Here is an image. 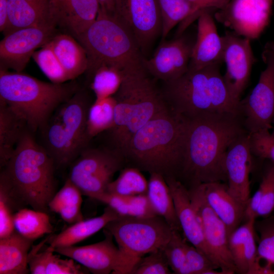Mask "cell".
Masks as SVG:
<instances>
[{"label":"cell","mask_w":274,"mask_h":274,"mask_svg":"<svg viewBox=\"0 0 274 274\" xmlns=\"http://www.w3.org/2000/svg\"><path fill=\"white\" fill-rule=\"evenodd\" d=\"M53 25L22 28L4 35L0 42V69L22 72L34 53L57 33Z\"/></svg>","instance_id":"cell-14"},{"label":"cell","mask_w":274,"mask_h":274,"mask_svg":"<svg viewBox=\"0 0 274 274\" xmlns=\"http://www.w3.org/2000/svg\"><path fill=\"white\" fill-rule=\"evenodd\" d=\"M194 43L182 35L162 41L151 58L143 59V65L151 77L163 82L176 79L188 70Z\"/></svg>","instance_id":"cell-17"},{"label":"cell","mask_w":274,"mask_h":274,"mask_svg":"<svg viewBox=\"0 0 274 274\" xmlns=\"http://www.w3.org/2000/svg\"><path fill=\"white\" fill-rule=\"evenodd\" d=\"M125 161L114 149H84L74 160L68 179L82 194L95 198L107 191L115 174Z\"/></svg>","instance_id":"cell-10"},{"label":"cell","mask_w":274,"mask_h":274,"mask_svg":"<svg viewBox=\"0 0 274 274\" xmlns=\"http://www.w3.org/2000/svg\"><path fill=\"white\" fill-rule=\"evenodd\" d=\"M97 0H48L47 21L77 39L95 20Z\"/></svg>","instance_id":"cell-18"},{"label":"cell","mask_w":274,"mask_h":274,"mask_svg":"<svg viewBox=\"0 0 274 274\" xmlns=\"http://www.w3.org/2000/svg\"><path fill=\"white\" fill-rule=\"evenodd\" d=\"M222 37L223 59L226 68L223 76L224 80L231 96L239 103L256 59L250 39L230 31L226 32Z\"/></svg>","instance_id":"cell-16"},{"label":"cell","mask_w":274,"mask_h":274,"mask_svg":"<svg viewBox=\"0 0 274 274\" xmlns=\"http://www.w3.org/2000/svg\"><path fill=\"white\" fill-rule=\"evenodd\" d=\"M187 129L188 119L168 107L131 136L122 152L125 163L149 174L179 179Z\"/></svg>","instance_id":"cell-2"},{"label":"cell","mask_w":274,"mask_h":274,"mask_svg":"<svg viewBox=\"0 0 274 274\" xmlns=\"http://www.w3.org/2000/svg\"><path fill=\"white\" fill-rule=\"evenodd\" d=\"M261 183L264 188L263 196L257 217L267 216L274 211V165L267 169Z\"/></svg>","instance_id":"cell-45"},{"label":"cell","mask_w":274,"mask_h":274,"mask_svg":"<svg viewBox=\"0 0 274 274\" xmlns=\"http://www.w3.org/2000/svg\"><path fill=\"white\" fill-rule=\"evenodd\" d=\"M9 17L8 0H0V31L4 33L8 28Z\"/></svg>","instance_id":"cell-50"},{"label":"cell","mask_w":274,"mask_h":274,"mask_svg":"<svg viewBox=\"0 0 274 274\" xmlns=\"http://www.w3.org/2000/svg\"><path fill=\"white\" fill-rule=\"evenodd\" d=\"M185 255L188 274H207L211 269L218 268L206 255L187 242Z\"/></svg>","instance_id":"cell-44"},{"label":"cell","mask_w":274,"mask_h":274,"mask_svg":"<svg viewBox=\"0 0 274 274\" xmlns=\"http://www.w3.org/2000/svg\"><path fill=\"white\" fill-rule=\"evenodd\" d=\"M129 25L142 51H146L161 31L158 0H126Z\"/></svg>","instance_id":"cell-22"},{"label":"cell","mask_w":274,"mask_h":274,"mask_svg":"<svg viewBox=\"0 0 274 274\" xmlns=\"http://www.w3.org/2000/svg\"><path fill=\"white\" fill-rule=\"evenodd\" d=\"M100 9L129 24L126 0H97Z\"/></svg>","instance_id":"cell-48"},{"label":"cell","mask_w":274,"mask_h":274,"mask_svg":"<svg viewBox=\"0 0 274 274\" xmlns=\"http://www.w3.org/2000/svg\"><path fill=\"white\" fill-rule=\"evenodd\" d=\"M121 85L114 95L115 122L109 130L112 149L122 155L131 136L157 115L168 108L143 62L123 70Z\"/></svg>","instance_id":"cell-3"},{"label":"cell","mask_w":274,"mask_h":274,"mask_svg":"<svg viewBox=\"0 0 274 274\" xmlns=\"http://www.w3.org/2000/svg\"><path fill=\"white\" fill-rule=\"evenodd\" d=\"M90 106L86 92L79 89L55 110L42 128L44 148L55 165L71 163L90 141L87 133Z\"/></svg>","instance_id":"cell-8"},{"label":"cell","mask_w":274,"mask_h":274,"mask_svg":"<svg viewBox=\"0 0 274 274\" xmlns=\"http://www.w3.org/2000/svg\"><path fill=\"white\" fill-rule=\"evenodd\" d=\"M13 220L15 230L34 241L53 231L49 217L45 212L22 208L14 214Z\"/></svg>","instance_id":"cell-33"},{"label":"cell","mask_w":274,"mask_h":274,"mask_svg":"<svg viewBox=\"0 0 274 274\" xmlns=\"http://www.w3.org/2000/svg\"><path fill=\"white\" fill-rule=\"evenodd\" d=\"M211 10H205L198 17L197 32L189 68L198 70L223 62V40L217 31Z\"/></svg>","instance_id":"cell-20"},{"label":"cell","mask_w":274,"mask_h":274,"mask_svg":"<svg viewBox=\"0 0 274 274\" xmlns=\"http://www.w3.org/2000/svg\"><path fill=\"white\" fill-rule=\"evenodd\" d=\"M91 77L90 87L95 98H104L113 96L118 91L123 72L116 67L103 65L97 68Z\"/></svg>","instance_id":"cell-38"},{"label":"cell","mask_w":274,"mask_h":274,"mask_svg":"<svg viewBox=\"0 0 274 274\" xmlns=\"http://www.w3.org/2000/svg\"><path fill=\"white\" fill-rule=\"evenodd\" d=\"M48 44L65 71L70 81L86 72L88 60L86 50L72 36L57 33Z\"/></svg>","instance_id":"cell-25"},{"label":"cell","mask_w":274,"mask_h":274,"mask_svg":"<svg viewBox=\"0 0 274 274\" xmlns=\"http://www.w3.org/2000/svg\"><path fill=\"white\" fill-rule=\"evenodd\" d=\"M113 236L121 251L135 263L141 257L163 249L173 229L159 216H119L104 228Z\"/></svg>","instance_id":"cell-9"},{"label":"cell","mask_w":274,"mask_h":274,"mask_svg":"<svg viewBox=\"0 0 274 274\" xmlns=\"http://www.w3.org/2000/svg\"><path fill=\"white\" fill-rule=\"evenodd\" d=\"M54 249L48 246L45 261L46 274H84L88 270L70 258L62 259L53 254Z\"/></svg>","instance_id":"cell-42"},{"label":"cell","mask_w":274,"mask_h":274,"mask_svg":"<svg viewBox=\"0 0 274 274\" xmlns=\"http://www.w3.org/2000/svg\"><path fill=\"white\" fill-rule=\"evenodd\" d=\"M34 241L16 230L0 238V273L26 274L30 272L27 257Z\"/></svg>","instance_id":"cell-26"},{"label":"cell","mask_w":274,"mask_h":274,"mask_svg":"<svg viewBox=\"0 0 274 274\" xmlns=\"http://www.w3.org/2000/svg\"><path fill=\"white\" fill-rule=\"evenodd\" d=\"M164 178L173 196L176 214L184 236L212 261L201 225L191 203L188 188L175 177Z\"/></svg>","instance_id":"cell-21"},{"label":"cell","mask_w":274,"mask_h":274,"mask_svg":"<svg viewBox=\"0 0 274 274\" xmlns=\"http://www.w3.org/2000/svg\"><path fill=\"white\" fill-rule=\"evenodd\" d=\"M148 182L146 194L155 214L163 218L173 230L182 232L173 196L164 177L160 174L150 173Z\"/></svg>","instance_id":"cell-30"},{"label":"cell","mask_w":274,"mask_h":274,"mask_svg":"<svg viewBox=\"0 0 274 274\" xmlns=\"http://www.w3.org/2000/svg\"><path fill=\"white\" fill-rule=\"evenodd\" d=\"M257 227L260 236L254 274H274V218L258 222Z\"/></svg>","instance_id":"cell-35"},{"label":"cell","mask_w":274,"mask_h":274,"mask_svg":"<svg viewBox=\"0 0 274 274\" xmlns=\"http://www.w3.org/2000/svg\"><path fill=\"white\" fill-rule=\"evenodd\" d=\"M188 1H191V2H195V1H197L198 0H188Z\"/></svg>","instance_id":"cell-51"},{"label":"cell","mask_w":274,"mask_h":274,"mask_svg":"<svg viewBox=\"0 0 274 274\" xmlns=\"http://www.w3.org/2000/svg\"><path fill=\"white\" fill-rule=\"evenodd\" d=\"M170 270L163 249H160L139 259L130 274H170Z\"/></svg>","instance_id":"cell-41"},{"label":"cell","mask_w":274,"mask_h":274,"mask_svg":"<svg viewBox=\"0 0 274 274\" xmlns=\"http://www.w3.org/2000/svg\"><path fill=\"white\" fill-rule=\"evenodd\" d=\"M266 64L252 91L238 105V115L249 133L269 129L274 120V43H267L262 54Z\"/></svg>","instance_id":"cell-11"},{"label":"cell","mask_w":274,"mask_h":274,"mask_svg":"<svg viewBox=\"0 0 274 274\" xmlns=\"http://www.w3.org/2000/svg\"><path fill=\"white\" fill-rule=\"evenodd\" d=\"M197 186L207 203L225 223L229 236L243 221L245 207L229 193L225 182H212Z\"/></svg>","instance_id":"cell-23"},{"label":"cell","mask_w":274,"mask_h":274,"mask_svg":"<svg viewBox=\"0 0 274 274\" xmlns=\"http://www.w3.org/2000/svg\"><path fill=\"white\" fill-rule=\"evenodd\" d=\"M161 19V36L165 40L170 30L179 23L187 22L198 17L200 6L197 1L188 0H158Z\"/></svg>","instance_id":"cell-31"},{"label":"cell","mask_w":274,"mask_h":274,"mask_svg":"<svg viewBox=\"0 0 274 274\" xmlns=\"http://www.w3.org/2000/svg\"><path fill=\"white\" fill-rule=\"evenodd\" d=\"M32 57L51 82L63 83L70 81L65 71L48 43L37 50Z\"/></svg>","instance_id":"cell-39"},{"label":"cell","mask_w":274,"mask_h":274,"mask_svg":"<svg viewBox=\"0 0 274 274\" xmlns=\"http://www.w3.org/2000/svg\"><path fill=\"white\" fill-rule=\"evenodd\" d=\"M47 239L37 245H32L29 250L27 263L32 274H46L45 261L48 246L45 243Z\"/></svg>","instance_id":"cell-46"},{"label":"cell","mask_w":274,"mask_h":274,"mask_svg":"<svg viewBox=\"0 0 274 274\" xmlns=\"http://www.w3.org/2000/svg\"><path fill=\"white\" fill-rule=\"evenodd\" d=\"M86 50L91 77L103 65L121 70L143 62L142 51L129 25L99 10L95 20L77 39Z\"/></svg>","instance_id":"cell-7"},{"label":"cell","mask_w":274,"mask_h":274,"mask_svg":"<svg viewBox=\"0 0 274 274\" xmlns=\"http://www.w3.org/2000/svg\"><path fill=\"white\" fill-rule=\"evenodd\" d=\"M82 195L80 189L68 178L50 201L49 209L70 224L81 221L84 219L81 210Z\"/></svg>","instance_id":"cell-32"},{"label":"cell","mask_w":274,"mask_h":274,"mask_svg":"<svg viewBox=\"0 0 274 274\" xmlns=\"http://www.w3.org/2000/svg\"><path fill=\"white\" fill-rule=\"evenodd\" d=\"M252 155L250 133L247 132L230 145L225 160L228 192L245 207L250 197L249 175L252 166Z\"/></svg>","instance_id":"cell-19"},{"label":"cell","mask_w":274,"mask_h":274,"mask_svg":"<svg viewBox=\"0 0 274 274\" xmlns=\"http://www.w3.org/2000/svg\"><path fill=\"white\" fill-rule=\"evenodd\" d=\"M79 89L74 82H46L22 72L0 69V100L33 132L42 129L55 110Z\"/></svg>","instance_id":"cell-6"},{"label":"cell","mask_w":274,"mask_h":274,"mask_svg":"<svg viewBox=\"0 0 274 274\" xmlns=\"http://www.w3.org/2000/svg\"><path fill=\"white\" fill-rule=\"evenodd\" d=\"M28 128L25 121L0 100V163L4 167Z\"/></svg>","instance_id":"cell-29"},{"label":"cell","mask_w":274,"mask_h":274,"mask_svg":"<svg viewBox=\"0 0 274 274\" xmlns=\"http://www.w3.org/2000/svg\"><path fill=\"white\" fill-rule=\"evenodd\" d=\"M220 65L189 68L178 78L163 82L161 91L168 107L186 119L208 113L238 115L239 103L230 94Z\"/></svg>","instance_id":"cell-4"},{"label":"cell","mask_w":274,"mask_h":274,"mask_svg":"<svg viewBox=\"0 0 274 274\" xmlns=\"http://www.w3.org/2000/svg\"><path fill=\"white\" fill-rule=\"evenodd\" d=\"M188 119L184 158L179 178L188 188L227 182L225 160L230 145L248 132L238 114L208 113ZM249 133V132H248Z\"/></svg>","instance_id":"cell-1"},{"label":"cell","mask_w":274,"mask_h":274,"mask_svg":"<svg viewBox=\"0 0 274 274\" xmlns=\"http://www.w3.org/2000/svg\"><path fill=\"white\" fill-rule=\"evenodd\" d=\"M274 0H229L216 10L215 19L235 34L258 38L268 26Z\"/></svg>","instance_id":"cell-15"},{"label":"cell","mask_w":274,"mask_h":274,"mask_svg":"<svg viewBox=\"0 0 274 274\" xmlns=\"http://www.w3.org/2000/svg\"><path fill=\"white\" fill-rule=\"evenodd\" d=\"M55 162L26 130L3 170L21 204L46 212L55 192Z\"/></svg>","instance_id":"cell-5"},{"label":"cell","mask_w":274,"mask_h":274,"mask_svg":"<svg viewBox=\"0 0 274 274\" xmlns=\"http://www.w3.org/2000/svg\"><path fill=\"white\" fill-rule=\"evenodd\" d=\"M127 197L130 204L131 217L144 218L157 215L152 208L147 194Z\"/></svg>","instance_id":"cell-47"},{"label":"cell","mask_w":274,"mask_h":274,"mask_svg":"<svg viewBox=\"0 0 274 274\" xmlns=\"http://www.w3.org/2000/svg\"><path fill=\"white\" fill-rule=\"evenodd\" d=\"M48 0H8L9 24L4 35L15 30L46 24Z\"/></svg>","instance_id":"cell-28"},{"label":"cell","mask_w":274,"mask_h":274,"mask_svg":"<svg viewBox=\"0 0 274 274\" xmlns=\"http://www.w3.org/2000/svg\"><path fill=\"white\" fill-rule=\"evenodd\" d=\"M250 147L252 155L274 162V136L268 129L250 133Z\"/></svg>","instance_id":"cell-43"},{"label":"cell","mask_w":274,"mask_h":274,"mask_svg":"<svg viewBox=\"0 0 274 274\" xmlns=\"http://www.w3.org/2000/svg\"><path fill=\"white\" fill-rule=\"evenodd\" d=\"M116 104L113 96L95 98L90 106L87 119V133L89 140L104 131L110 130L113 127Z\"/></svg>","instance_id":"cell-34"},{"label":"cell","mask_w":274,"mask_h":274,"mask_svg":"<svg viewBox=\"0 0 274 274\" xmlns=\"http://www.w3.org/2000/svg\"><path fill=\"white\" fill-rule=\"evenodd\" d=\"M148 182L139 168L128 166L123 168L117 178L108 185L107 192L122 196L146 194Z\"/></svg>","instance_id":"cell-36"},{"label":"cell","mask_w":274,"mask_h":274,"mask_svg":"<svg viewBox=\"0 0 274 274\" xmlns=\"http://www.w3.org/2000/svg\"><path fill=\"white\" fill-rule=\"evenodd\" d=\"M271 134L274 136V129H273V130L272 132L271 133Z\"/></svg>","instance_id":"cell-52"},{"label":"cell","mask_w":274,"mask_h":274,"mask_svg":"<svg viewBox=\"0 0 274 274\" xmlns=\"http://www.w3.org/2000/svg\"><path fill=\"white\" fill-rule=\"evenodd\" d=\"M181 233L173 230L172 236L163 251L173 273L188 274L185 255L187 240Z\"/></svg>","instance_id":"cell-40"},{"label":"cell","mask_w":274,"mask_h":274,"mask_svg":"<svg viewBox=\"0 0 274 274\" xmlns=\"http://www.w3.org/2000/svg\"><path fill=\"white\" fill-rule=\"evenodd\" d=\"M119 216L115 211L107 206L100 216L72 224L58 234L48 238V243L53 249L74 246L104 228L109 222Z\"/></svg>","instance_id":"cell-27"},{"label":"cell","mask_w":274,"mask_h":274,"mask_svg":"<svg viewBox=\"0 0 274 274\" xmlns=\"http://www.w3.org/2000/svg\"><path fill=\"white\" fill-rule=\"evenodd\" d=\"M264 188L261 183L258 189L252 196H250L247 202L244 214L243 221L255 220L260 206L263 196Z\"/></svg>","instance_id":"cell-49"},{"label":"cell","mask_w":274,"mask_h":274,"mask_svg":"<svg viewBox=\"0 0 274 274\" xmlns=\"http://www.w3.org/2000/svg\"><path fill=\"white\" fill-rule=\"evenodd\" d=\"M104 240L93 244L54 249L84 266L94 274H130L135 262L114 244L112 235L104 230Z\"/></svg>","instance_id":"cell-12"},{"label":"cell","mask_w":274,"mask_h":274,"mask_svg":"<svg viewBox=\"0 0 274 274\" xmlns=\"http://www.w3.org/2000/svg\"><path fill=\"white\" fill-rule=\"evenodd\" d=\"M20 204L9 181L2 171L0 176V238L9 235L15 230L14 210Z\"/></svg>","instance_id":"cell-37"},{"label":"cell","mask_w":274,"mask_h":274,"mask_svg":"<svg viewBox=\"0 0 274 274\" xmlns=\"http://www.w3.org/2000/svg\"><path fill=\"white\" fill-rule=\"evenodd\" d=\"M255 220L244 222L229 235L228 246L237 273L254 274L257 255Z\"/></svg>","instance_id":"cell-24"},{"label":"cell","mask_w":274,"mask_h":274,"mask_svg":"<svg viewBox=\"0 0 274 274\" xmlns=\"http://www.w3.org/2000/svg\"><path fill=\"white\" fill-rule=\"evenodd\" d=\"M188 190L212 261L223 274L237 272L229 249L225 223L207 203L197 185Z\"/></svg>","instance_id":"cell-13"}]
</instances>
